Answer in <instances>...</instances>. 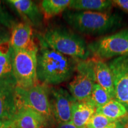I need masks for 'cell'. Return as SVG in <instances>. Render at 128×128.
I'll use <instances>...</instances> for the list:
<instances>
[{"mask_svg":"<svg viewBox=\"0 0 128 128\" xmlns=\"http://www.w3.org/2000/svg\"><path fill=\"white\" fill-rule=\"evenodd\" d=\"M37 54V77L46 85L66 82L76 72L78 60L67 56L49 47L42 40Z\"/></svg>","mask_w":128,"mask_h":128,"instance_id":"cell-1","label":"cell"},{"mask_svg":"<svg viewBox=\"0 0 128 128\" xmlns=\"http://www.w3.org/2000/svg\"><path fill=\"white\" fill-rule=\"evenodd\" d=\"M62 16L74 30L81 34L94 36L114 31L123 22L120 16L108 12L66 10Z\"/></svg>","mask_w":128,"mask_h":128,"instance_id":"cell-2","label":"cell"},{"mask_svg":"<svg viewBox=\"0 0 128 128\" xmlns=\"http://www.w3.org/2000/svg\"><path fill=\"white\" fill-rule=\"evenodd\" d=\"M38 38L49 47L76 60H88L91 55L84 38L64 27H51Z\"/></svg>","mask_w":128,"mask_h":128,"instance_id":"cell-3","label":"cell"},{"mask_svg":"<svg viewBox=\"0 0 128 128\" xmlns=\"http://www.w3.org/2000/svg\"><path fill=\"white\" fill-rule=\"evenodd\" d=\"M38 52V47L12 50V73L17 87L28 89L39 84L37 77Z\"/></svg>","mask_w":128,"mask_h":128,"instance_id":"cell-4","label":"cell"},{"mask_svg":"<svg viewBox=\"0 0 128 128\" xmlns=\"http://www.w3.org/2000/svg\"><path fill=\"white\" fill-rule=\"evenodd\" d=\"M16 95L17 109L20 107L31 108L44 116L50 127L54 125L55 120L51 108L48 85L39 83L28 89L16 87Z\"/></svg>","mask_w":128,"mask_h":128,"instance_id":"cell-5","label":"cell"},{"mask_svg":"<svg viewBox=\"0 0 128 128\" xmlns=\"http://www.w3.org/2000/svg\"><path fill=\"white\" fill-rule=\"evenodd\" d=\"M88 48L90 54L100 60L128 56V28L96 40Z\"/></svg>","mask_w":128,"mask_h":128,"instance_id":"cell-6","label":"cell"},{"mask_svg":"<svg viewBox=\"0 0 128 128\" xmlns=\"http://www.w3.org/2000/svg\"><path fill=\"white\" fill-rule=\"evenodd\" d=\"M94 60H78L76 76L69 83L68 88L76 102H84L90 98L92 87L96 83Z\"/></svg>","mask_w":128,"mask_h":128,"instance_id":"cell-7","label":"cell"},{"mask_svg":"<svg viewBox=\"0 0 128 128\" xmlns=\"http://www.w3.org/2000/svg\"><path fill=\"white\" fill-rule=\"evenodd\" d=\"M111 70L114 88V99L128 113V56L118 57L108 63Z\"/></svg>","mask_w":128,"mask_h":128,"instance_id":"cell-8","label":"cell"},{"mask_svg":"<svg viewBox=\"0 0 128 128\" xmlns=\"http://www.w3.org/2000/svg\"><path fill=\"white\" fill-rule=\"evenodd\" d=\"M49 100L54 119L58 124L71 121L72 107L76 101L63 88H49Z\"/></svg>","mask_w":128,"mask_h":128,"instance_id":"cell-9","label":"cell"},{"mask_svg":"<svg viewBox=\"0 0 128 128\" xmlns=\"http://www.w3.org/2000/svg\"><path fill=\"white\" fill-rule=\"evenodd\" d=\"M16 80H0V121L13 119L17 113Z\"/></svg>","mask_w":128,"mask_h":128,"instance_id":"cell-10","label":"cell"},{"mask_svg":"<svg viewBox=\"0 0 128 128\" xmlns=\"http://www.w3.org/2000/svg\"><path fill=\"white\" fill-rule=\"evenodd\" d=\"M9 44L13 49H30L38 47L33 39L32 26L26 22L17 23L11 30Z\"/></svg>","mask_w":128,"mask_h":128,"instance_id":"cell-11","label":"cell"},{"mask_svg":"<svg viewBox=\"0 0 128 128\" xmlns=\"http://www.w3.org/2000/svg\"><path fill=\"white\" fill-rule=\"evenodd\" d=\"M8 2L28 23L33 26L39 27L42 24L43 15L36 3L31 0H10Z\"/></svg>","mask_w":128,"mask_h":128,"instance_id":"cell-12","label":"cell"},{"mask_svg":"<svg viewBox=\"0 0 128 128\" xmlns=\"http://www.w3.org/2000/svg\"><path fill=\"white\" fill-rule=\"evenodd\" d=\"M18 128H50L45 118L31 108L20 107L14 118Z\"/></svg>","mask_w":128,"mask_h":128,"instance_id":"cell-13","label":"cell"},{"mask_svg":"<svg viewBox=\"0 0 128 128\" xmlns=\"http://www.w3.org/2000/svg\"><path fill=\"white\" fill-rule=\"evenodd\" d=\"M96 110V106L91 98L84 102H76L72 107L71 122L78 128H86Z\"/></svg>","mask_w":128,"mask_h":128,"instance_id":"cell-14","label":"cell"},{"mask_svg":"<svg viewBox=\"0 0 128 128\" xmlns=\"http://www.w3.org/2000/svg\"><path fill=\"white\" fill-rule=\"evenodd\" d=\"M96 83L106 91L112 98L114 99V88L111 70L108 63L102 60H94Z\"/></svg>","mask_w":128,"mask_h":128,"instance_id":"cell-15","label":"cell"},{"mask_svg":"<svg viewBox=\"0 0 128 128\" xmlns=\"http://www.w3.org/2000/svg\"><path fill=\"white\" fill-rule=\"evenodd\" d=\"M113 5L110 0H71L69 7L76 11L107 12Z\"/></svg>","mask_w":128,"mask_h":128,"instance_id":"cell-16","label":"cell"},{"mask_svg":"<svg viewBox=\"0 0 128 128\" xmlns=\"http://www.w3.org/2000/svg\"><path fill=\"white\" fill-rule=\"evenodd\" d=\"M12 50L9 43L0 46V80L14 78L12 66Z\"/></svg>","mask_w":128,"mask_h":128,"instance_id":"cell-17","label":"cell"},{"mask_svg":"<svg viewBox=\"0 0 128 128\" xmlns=\"http://www.w3.org/2000/svg\"><path fill=\"white\" fill-rule=\"evenodd\" d=\"M96 113L114 120L124 118L128 114L126 108L115 99H112L103 106L96 108Z\"/></svg>","mask_w":128,"mask_h":128,"instance_id":"cell-18","label":"cell"},{"mask_svg":"<svg viewBox=\"0 0 128 128\" xmlns=\"http://www.w3.org/2000/svg\"><path fill=\"white\" fill-rule=\"evenodd\" d=\"M71 1V0H44L41 4L44 17L50 18L65 12Z\"/></svg>","mask_w":128,"mask_h":128,"instance_id":"cell-19","label":"cell"},{"mask_svg":"<svg viewBox=\"0 0 128 128\" xmlns=\"http://www.w3.org/2000/svg\"><path fill=\"white\" fill-rule=\"evenodd\" d=\"M90 98L95 104L96 108L103 106L113 99L106 91L97 83H95L92 87Z\"/></svg>","mask_w":128,"mask_h":128,"instance_id":"cell-20","label":"cell"},{"mask_svg":"<svg viewBox=\"0 0 128 128\" xmlns=\"http://www.w3.org/2000/svg\"><path fill=\"white\" fill-rule=\"evenodd\" d=\"M116 120H117L110 119L103 114L95 113L88 122L86 128H104Z\"/></svg>","mask_w":128,"mask_h":128,"instance_id":"cell-21","label":"cell"},{"mask_svg":"<svg viewBox=\"0 0 128 128\" xmlns=\"http://www.w3.org/2000/svg\"><path fill=\"white\" fill-rule=\"evenodd\" d=\"M17 23L15 17L9 12L2 1H0V24L12 30Z\"/></svg>","mask_w":128,"mask_h":128,"instance_id":"cell-22","label":"cell"},{"mask_svg":"<svg viewBox=\"0 0 128 128\" xmlns=\"http://www.w3.org/2000/svg\"><path fill=\"white\" fill-rule=\"evenodd\" d=\"M11 38V32L0 24V46L9 43Z\"/></svg>","mask_w":128,"mask_h":128,"instance_id":"cell-23","label":"cell"},{"mask_svg":"<svg viewBox=\"0 0 128 128\" xmlns=\"http://www.w3.org/2000/svg\"><path fill=\"white\" fill-rule=\"evenodd\" d=\"M128 123V120L124 118L117 120L104 128H126Z\"/></svg>","mask_w":128,"mask_h":128,"instance_id":"cell-24","label":"cell"},{"mask_svg":"<svg viewBox=\"0 0 128 128\" xmlns=\"http://www.w3.org/2000/svg\"><path fill=\"white\" fill-rule=\"evenodd\" d=\"M113 4L128 12V0H114Z\"/></svg>","mask_w":128,"mask_h":128,"instance_id":"cell-25","label":"cell"},{"mask_svg":"<svg viewBox=\"0 0 128 128\" xmlns=\"http://www.w3.org/2000/svg\"><path fill=\"white\" fill-rule=\"evenodd\" d=\"M0 128H18L14 119L0 121Z\"/></svg>","mask_w":128,"mask_h":128,"instance_id":"cell-26","label":"cell"},{"mask_svg":"<svg viewBox=\"0 0 128 128\" xmlns=\"http://www.w3.org/2000/svg\"><path fill=\"white\" fill-rule=\"evenodd\" d=\"M56 128H80L73 124L72 122H70L68 123H64V124H58Z\"/></svg>","mask_w":128,"mask_h":128,"instance_id":"cell-27","label":"cell"}]
</instances>
